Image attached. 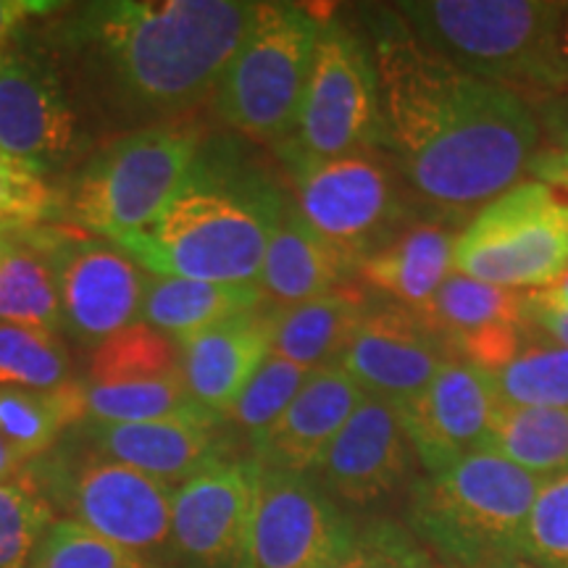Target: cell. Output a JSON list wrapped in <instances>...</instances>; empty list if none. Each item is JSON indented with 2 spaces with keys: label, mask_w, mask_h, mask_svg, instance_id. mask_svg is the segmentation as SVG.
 <instances>
[{
  "label": "cell",
  "mask_w": 568,
  "mask_h": 568,
  "mask_svg": "<svg viewBox=\"0 0 568 568\" xmlns=\"http://www.w3.org/2000/svg\"><path fill=\"white\" fill-rule=\"evenodd\" d=\"M51 510L151 558L172 548L174 489L69 437L21 471Z\"/></svg>",
  "instance_id": "cell-6"
},
{
  "label": "cell",
  "mask_w": 568,
  "mask_h": 568,
  "mask_svg": "<svg viewBox=\"0 0 568 568\" xmlns=\"http://www.w3.org/2000/svg\"><path fill=\"white\" fill-rule=\"evenodd\" d=\"M539 92L564 95L568 92V3H560L556 27H552L548 51L542 61V80Z\"/></svg>",
  "instance_id": "cell-41"
},
{
  "label": "cell",
  "mask_w": 568,
  "mask_h": 568,
  "mask_svg": "<svg viewBox=\"0 0 568 568\" xmlns=\"http://www.w3.org/2000/svg\"><path fill=\"white\" fill-rule=\"evenodd\" d=\"M69 437L90 450L116 460L169 487H180L197 474L232 460L222 424L201 422H142L111 424L84 418L71 426Z\"/></svg>",
  "instance_id": "cell-20"
},
{
  "label": "cell",
  "mask_w": 568,
  "mask_h": 568,
  "mask_svg": "<svg viewBox=\"0 0 568 568\" xmlns=\"http://www.w3.org/2000/svg\"><path fill=\"white\" fill-rule=\"evenodd\" d=\"M403 24L466 74L510 90H539L560 3L552 0H403Z\"/></svg>",
  "instance_id": "cell-7"
},
{
  "label": "cell",
  "mask_w": 568,
  "mask_h": 568,
  "mask_svg": "<svg viewBox=\"0 0 568 568\" xmlns=\"http://www.w3.org/2000/svg\"><path fill=\"white\" fill-rule=\"evenodd\" d=\"M24 466L27 460L21 458L3 437H0V485H6V481H11L13 477H19V474L24 471Z\"/></svg>",
  "instance_id": "cell-44"
},
{
  "label": "cell",
  "mask_w": 568,
  "mask_h": 568,
  "mask_svg": "<svg viewBox=\"0 0 568 568\" xmlns=\"http://www.w3.org/2000/svg\"><path fill=\"white\" fill-rule=\"evenodd\" d=\"M410 453L414 447L397 410L366 395L314 471L326 493L353 506H366L400 485L410 468Z\"/></svg>",
  "instance_id": "cell-19"
},
{
  "label": "cell",
  "mask_w": 568,
  "mask_h": 568,
  "mask_svg": "<svg viewBox=\"0 0 568 568\" xmlns=\"http://www.w3.org/2000/svg\"><path fill=\"white\" fill-rule=\"evenodd\" d=\"M290 197L251 166L197 153L187 182L148 230L119 240L153 276L255 284Z\"/></svg>",
  "instance_id": "cell-3"
},
{
  "label": "cell",
  "mask_w": 568,
  "mask_h": 568,
  "mask_svg": "<svg viewBox=\"0 0 568 568\" xmlns=\"http://www.w3.org/2000/svg\"><path fill=\"white\" fill-rule=\"evenodd\" d=\"M182 376L180 345L148 324H132L95 345L84 382L90 385H122Z\"/></svg>",
  "instance_id": "cell-32"
},
{
  "label": "cell",
  "mask_w": 568,
  "mask_h": 568,
  "mask_svg": "<svg viewBox=\"0 0 568 568\" xmlns=\"http://www.w3.org/2000/svg\"><path fill=\"white\" fill-rule=\"evenodd\" d=\"M324 21L295 3H261L243 45L213 90L222 122L280 148L293 132Z\"/></svg>",
  "instance_id": "cell-8"
},
{
  "label": "cell",
  "mask_w": 568,
  "mask_h": 568,
  "mask_svg": "<svg viewBox=\"0 0 568 568\" xmlns=\"http://www.w3.org/2000/svg\"><path fill=\"white\" fill-rule=\"evenodd\" d=\"M255 460H224L174 489L172 552L195 568H247Z\"/></svg>",
  "instance_id": "cell-14"
},
{
  "label": "cell",
  "mask_w": 568,
  "mask_h": 568,
  "mask_svg": "<svg viewBox=\"0 0 568 568\" xmlns=\"http://www.w3.org/2000/svg\"><path fill=\"white\" fill-rule=\"evenodd\" d=\"M489 376L506 406L568 408V347L545 337L535 326L521 351Z\"/></svg>",
  "instance_id": "cell-31"
},
{
  "label": "cell",
  "mask_w": 568,
  "mask_h": 568,
  "mask_svg": "<svg viewBox=\"0 0 568 568\" xmlns=\"http://www.w3.org/2000/svg\"><path fill=\"white\" fill-rule=\"evenodd\" d=\"M368 32L382 148L424 209L460 219L529 174L542 130L521 92L453 67L393 6L372 11Z\"/></svg>",
  "instance_id": "cell-1"
},
{
  "label": "cell",
  "mask_w": 568,
  "mask_h": 568,
  "mask_svg": "<svg viewBox=\"0 0 568 568\" xmlns=\"http://www.w3.org/2000/svg\"><path fill=\"white\" fill-rule=\"evenodd\" d=\"M258 13L247 0H113L82 6L67 32L126 105L176 113L213 95Z\"/></svg>",
  "instance_id": "cell-2"
},
{
  "label": "cell",
  "mask_w": 568,
  "mask_h": 568,
  "mask_svg": "<svg viewBox=\"0 0 568 568\" xmlns=\"http://www.w3.org/2000/svg\"><path fill=\"white\" fill-rule=\"evenodd\" d=\"M353 539V524L305 474L258 464L247 568H326Z\"/></svg>",
  "instance_id": "cell-13"
},
{
  "label": "cell",
  "mask_w": 568,
  "mask_h": 568,
  "mask_svg": "<svg viewBox=\"0 0 568 568\" xmlns=\"http://www.w3.org/2000/svg\"><path fill=\"white\" fill-rule=\"evenodd\" d=\"M55 9V3H38V0H0V45L17 32L27 19L38 17V13Z\"/></svg>",
  "instance_id": "cell-43"
},
{
  "label": "cell",
  "mask_w": 568,
  "mask_h": 568,
  "mask_svg": "<svg viewBox=\"0 0 568 568\" xmlns=\"http://www.w3.org/2000/svg\"><path fill=\"white\" fill-rule=\"evenodd\" d=\"M527 318L545 337L568 347V297L552 290L527 293Z\"/></svg>",
  "instance_id": "cell-40"
},
{
  "label": "cell",
  "mask_w": 568,
  "mask_h": 568,
  "mask_svg": "<svg viewBox=\"0 0 568 568\" xmlns=\"http://www.w3.org/2000/svg\"><path fill=\"white\" fill-rule=\"evenodd\" d=\"M447 358L453 353L416 311L395 301L368 303L339 368L368 397L400 410L422 395Z\"/></svg>",
  "instance_id": "cell-15"
},
{
  "label": "cell",
  "mask_w": 568,
  "mask_h": 568,
  "mask_svg": "<svg viewBox=\"0 0 568 568\" xmlns=\"http://www.w3.org/2000/svg\"><path fill=\"white\" fill-rule=\"evenodd\" d=\"M266 305L255 284H216L174 276L148 280L140 322L172 339H184Z\"/></svg>",
  "instance_id": "cell-26"
},
{
  "label": "cell",
  "mask_w": 568,
  "mask_h": 568,
  "mask_svg": "<svg viewBox=\"0 0 568 568\" xmlns=\"http://www.w3.org/2000/svg\"><path fill=\"white\" fill-rule=\"evenodd\" d=\"M326 568H435L429 550L395 521H374L355 531L351 550Z\"/></svg>",
  "instance_id": "cell-39"
},
{
  "label": "cell",
  "mask_w": 568,
  "mask_h": 568,
  "mask_svg": "<svg viewBox=\"0 0 568 568\" xmlns=\"http://www.w3.org/2000/svg\"><path fill=\"white\" fill-rule=\"evenodd\" d=\"M80 422H84L80 382L53 393L0 387V437L24 460L45 456L63 432Z\"/></svg>",
  "instance_id": "cell-30"
},
{
  "label": "cell",
  "mask_w": 568,
  "mask_h": 568,
  "mask_svg": "<svg viewBox=\"0 0 568 568\" xmlns=\"http://www.w3.org/2000/svg\"><path fill=\"white\" fill-rule=\"evenodd\" d=\"M61 213V195L45 176L0 151V232H27Z\"/></svg>",
  "instance_id": "cell-38"
},
{
  "label": "cell",
  "mask_w": 568,
  "mask_h": 568,
  "mask_svg": "<svg viewBox=\"0 0 568 568\" xmlns=\"http://www.w3.org/2000/svg\"><path fill=\"white\" fill-rule=\"evenodd\" d=\"M368 303L364 295L339 287L314 301L268 308L272 353L308 372L339 364Z\"/></svg>",
  "instance_id": "cell-25"
},
{
  "label": "cell",
  "mask_w": 568,
  "mask_h": 568,
  "mask_svg": "<svg viewBox=\"0 0 568 568\" xmlns=\"http://www.w3.org/2000/svg\"><path fill=\"white\" fill-rule=\"evenodd\" d=\"M180 345L182 376L190 395L213 416L230 414L255 368L272 353L268 308H255L197 332Z\"/></svg>",
  "instance_id": "cell-22"
},
{
  "label": "cell",
  "mask_w": 568,
  "mask_h": 568,
  "mask_svg": "<svg viewBox=\"0 0 568 568\" xmlns=\"http://www.w3.org/2000/svg\"><path fill=\"white\" fill-rule=\"evenodd\" d=\"M351 274H358V268L322 234L311 230L290 201L268 240L261 266L258 290L266 301L276 305L314 301L345 287Z\"/></svg>",
  "instance_id": "cell-24"
},
{
  "label": "cell",
  "mask_w": 568,
  "mask_h": 568,
  "mask_svg": "<svg viewBox=\"0 0 568 568\" xmlns=\"http://www.w3.org/2000/svg\"><path fill=\"white\" fill-rule=\"evenodd\" d=\"M445 568H456V566H445Z\"/></svg>",
  "instance_id": "cell-49"
},
{
  "label": "cell",
  "mask_w": 568,
  "mask_h": 568,
  "mask_svg": "<svg viewBox=\"0 0 568 568\" xmlns=\"http://www.w3.org/2000/svg\"><path fill=\"white\" fill-rule=\"evenodd\" d=\"M364 400L366 393L339 364L318 368L272 429L251 445L253 460L276 471H314L326 447Z\"/></svg>",
  "instance_id": "cell-21"
},
{
  "label": "cell",
  "mask_w": 568,
  "mask_h": 568,
  "mask_svg": "<svg viewBox=\"0 0 568 568\" xmlns=\"http://www.w3.org/2000/svg\"><path fill=\"white\" fill-rule=\"evenodd\" d=\"M0 322L61 329L53 268L27 232H11L0 251Z\"/></svg>",
  "instance_id": "cell-28"
},
{
  "label": "cell",
  "mask_w": 568,
  "mask_h": 568,
  "mask_svg": "<svg viewBox=\"0 0 568 568\" xmlns=\"http://www.w3.org/2000/svg\"><path fill=\"white\" fill-rule=\"evenodd\" d=\"M27 568H169L159 558H148L111 542L82 524L53 521L42 535Z\"/></svg>",
  "instance_id": "cell-35"
},
{
  "label": "cell",
  "mask_w": 568,
  "mask_h": 568,
  "mask_svg": "<svg viewBox=\"0 0 568 568\" xmlns=\"http://www.w3.org/2000/svg\"><path fill=\"white\" fill-rule=\"evenodd\" d=\"M53 510L27 481L0 485V568H27Z\"/></svg>",
  "instance_id": "cell-36"
},
{
  "label": "cell",
  "mask_w": 568,
  "mask_h": 568,
  "mask_svg": "<svg viewBox=\"0 0 568 568\" xmlns=\"http://www.w3.org/2000/svg\"><path fill=\"white\" fill-rule=\"evenodd\" d=\"M539 485L542 477L495 453H468L410 489V535L456 568H485L493 560L521 556Z\"/></svg>",
  "instance_id": "cell-4"
},
{
  "label": "cell",
  "mask_w": 568,
  "mask_h": 568,
  "mask_svg": "<svg viewBox=\"0 0 568 568\" xmlns=\"http://www.w3.org/2000/svg\"><path fill=\"white\" fill-rule=\"evenodd\" d=\"M521 556L539 568H568V474L539 485L524 527Z\"/></svg>",
  "instance_id": "cell-37"
},
{
  "label": "cell",
  "mask_w": 568,
  "mask_h": 568,
  "mask_svg": "<svg viewBox=\"0 0 568 568\" xmlns=\"http://www.w3.org/2000/svg\"><path fill=\"white\" fill-rule=\"evenodd\" d=\"M366 151H385L372 51L347 27L326 21L295 126L276 155L290 169Z\"/></svg>",
  "instance_id": "cell-11"
},
{
  "label": "cell",
  "mask_w": 568,
  "mask_h": 568,
  "mask_svg": "<svg viewBox=\"0 0 568 568\" xmlns=\"http://www.w3.org/2000/svg\"><path fill=\"white\" fill-rule=\"evenodd\" d=\"M201 138L184 124H153L124 134L90 159L61 201L77 226L119 240L148 230L193 172Z\"/></svg>",
  "instance_id": "cell-5"
},
{
  "label": "cell",
  "mask_w": 568,
  "mask_h": 568,
  "mask_svg": "<svg viewBox=\"0 0 568 568\" xmlns=\"http://www.w3.org/2000/svg\"><path fill=\"white\" fill-rule=\"evenodd\" d=\"M458 234L460 230L443 222V213L416 219L385 247L368 255L358 266L361 280L418 314L443 287L447 276L456 272L453 255H456Z\"/></svg>",
  "instance_id": "cell-23"
},
{
  "label": "cell",
  "mask_w": 568,
  "mask_h": 568,
  "mask_svg": "<svg viewBox=\"0 0 568 568\" xmlns=\"http://www.w3.org/2000/svg\"><path fill=\"white\" fill-rule=\"evenodd\" d=\"M311 374L314 372L282 358V355L268 353L264 364L255 368L251 382H247L243 393L234 400V406L224 416V422H230L234 429L243 432L253 445L287 410V406L295 400V395L301 393V387L308 382Z\"/></svg>",
  "instance_id": "cell-34"
},
{
  "label": "cell",
  "mask_w": 568,
  "mask_h": 568,
  "mask_svg": "<svg viewBox=\"0 0 568 568\" xmlns=\"http://www.w3.org/2000/svg\"><path fill=\"white\" fill-rule=\"evenodd\" d=\"M80 148V122L55 74L30 59L0 55V151L48 174Z\"/></svg>",
  "instance_id": "cell-18"
},
{
  "label": "cell",
  "mask_w": 568,
  "mask_h": 568,
  "mask_svg": "<svg viewBox=\"0 0 568 568\" xmlns=\"http://www.w3.org/2000/svg\"><path fill=\"white\" fill-rule=\"evenodd\" d=\"M564 95H568V92H564ZM548 124L552 126V134H556V148H568V98L558 109L550 111Z\"/></svg>",
  "instance_id": "cell-45"
},
{
  "label": "cell",
  "mask_w": 568,
  "mask_h": 568,
  "mask_svg": "<svg viewBox=\"0 0 568 568\" xmlns=\"http://www.w3.org/2000/svg\"><path fill=\"white\" fill-rule=\"evenodd\" d=\"M84 418L111 424L142 422H201L224 424L190 395L184 376L166 379L122 382V385H90L80 379Z\"/></svg>",
  "instance_id": "cell-27"
},
{
  "label": "cell",
  "mask_w": 568,
  "mask_h": 568,
  "mask_svg": "<svg viewBox=\"0 0 568 568\" xmlns=\"http://www.w3.org/2000/svg\"><path fill=\"white\" fill-rule=\"evenodd\" d=\"M552 290V293H558V295H564V297H568V272H566V276H564V280H560L558 284H556V287H550Z\"/></svg>",
  "instance_id": "cell-47"
},
{
  "label": "cell",
  "mask_w": 568,
  "mask_h": 568,
  "mask_svg": "<svg viewBox=\"0 0 568 568\" xmlns=\"http://www.w3.org/2000/svg\"><path fill=\"white\" fill-rule=\"evenodd\" d=\"M71 382L69 351L55 332L0 322V387L53 393Z\"/></svg>",
  "instance_id": "cell-33"
},
{
  "label": "cell",
  "mask_w": 568,
  "mask_h": 568,
  "mask_svg": "<svg viewBox=\"0 0 568 568\" xmlns=\"http://www.w3.org/2000/svg\"><path fill=\"white\" fill-rule=\"evenodd\" d=\"M453 266L516 293L556 287L568 272V201L542 182H518L460 230Z\"/></svg>",
  "instance_id": "cell-10"
},
{
  "label": "cell",
  "mask_w": 568,
  "mask_h": 568,
  "mask_svg": "<svg viewBox=\"0 0 568 568\" xmlns=\"http://www.w3.org/2000/svg\"><path fill=\"white\" fill-rule=\"evenodd\" d=\"M497 408L500 397L493 376L471 361L453 355L397 416L410 447L432 474L468 453L485 450Z\"/></svg>",
  "instance_id": "cell-16"
},
{
  "label": "cell",
  "mask_w": 568,
  "mask_h": 568,
  "mask_svg": "<svg viewBox=\"0 0 568 568\" xmlns=\"http://www.w3.org/2000/svg\"><path fill=\"white\" fill-rule=\"evenodd\" d=\"M435 335L458 358L495 374L527 343V293L495 287L453 272L435 297L418 311Z\"/></svg>",
  "instance_id": "cell-17"
},
{
  "label": "cell",
  "mask_w": 568,
  "mask_h": 568,
  "mask_svg": "<svg viewBox=\"0 0 568 568\" xmlns=\"http://www.w3.org/2000/svg\"><path fill=\"white\" fill-rule=\"evenodd\" d=\"M485 568H539V566L531 564V560H527L524 556H508V558L493 560V564Z\"/></svg>",
  "instance_id": "cell-46"
},
{
  "label": "cell",
  "mask_w": 568,
  "mask_h": 568,
  "mask_svg": "<svg viewBox=\"0 0 568 568\" xmlns=\"http://www.w3.org/2000/svg\"><path fill=\"white\" fill-rule=\"evenodd\" d=\"M53 268L61 329L88 345H101L138 324L151 274L124 247L103 237L27 230Z\"/></svg>",
  "instance_id": "cell-12"
},
{
  "label": "cell",
  "mask_w": 568,
  "mask_h": 568,
  "mask_svg": "<svg viewBox=\"0 0 568 568\" xmlns=\"http://www.w3.org/2000/svg\"><path fill=\"white\" fill-rule=\"evenodd\" d=\"M485 450L542 479L568 474V408L500 403Z\"/></svg>",
  "instance_id": "cell-29"
},
{
  "label": "cell",
  "mask_w": 568,
  "mask_h": 568,
  "mask_svg": "<svg viewBox=\"0 0 568 568\" xmlns=\"http://www.w3.org/2000/svg\"><path fill=\"white\" fill-rule=\"evenodd\" d=\"M9 234L11 232H0V251H3V245H6V240H9Z\"/></svg>",
  "instance_id": "cell-48"
},
{
  "label": "cell",
  "mask_w": 568,
  "mask_h": 568,
  "mask_svg": "<svg viewBox=\"0 0 568 568\" xmlns=\"http://www.w3.org/2000/svg\"><path fill=\"white\" fill-rule=\"evenodd\" d=\"M295 209L311 230L358 268L368 255L422 219L424 209L385 151L290 166Z\"/></svg>",
  "instance_id": "cell-9"
},
{
  "label": "cell",
  "mask_w": 568,
  "mask_h": 568,
  "mask_svg": "<svg viewBox=\"0 0 568 568\" xmlns=\"http://www.w3.org/2000/svg\"><path fill=\"white\" fill-rule=\"evenodd\" d=\"M529 176L568 197V148H539L529 163Z\"/></svg>",
  "instance_id": "cell-42"
}]
</instances>
